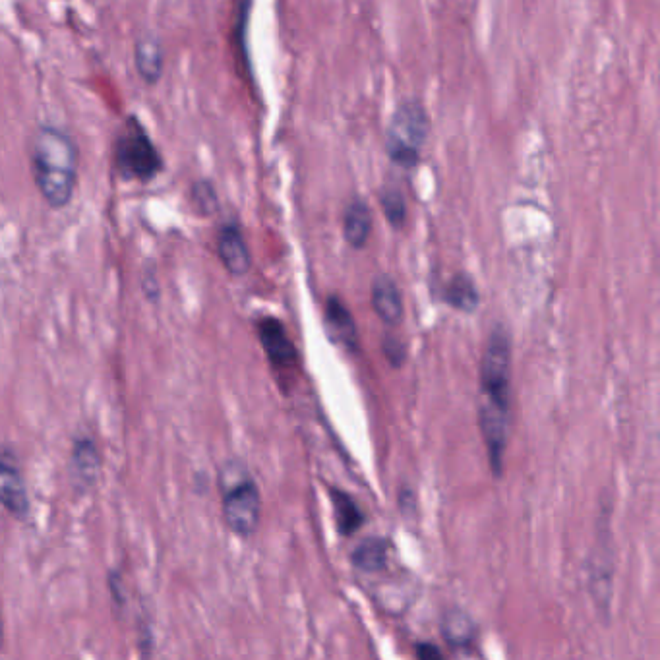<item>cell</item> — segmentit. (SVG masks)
Here are the masks:
<instances>
[{
  "label": "cell",
  "mask_w": 660,
  "mask_h": 660,
  "mask_svg": "<svg viewBox=\"0 0 660 660\" xmlns=\"http://www.w3.org/2000/svg\"><path fill=\"white\" fill-rule=\"evenodd\" d=\"M215 252L221 266L231 277H244L252 268V252L237 219H227L219 225Z\"/></svg>",
  "instance_id": "9c48e42d"
},
{
  "label": "cell",
  "mask_w": 660,
  "mask_h": 660,
  "mask_svg": "<svg viewBox=\"0 0 660 660\" xmlns=\"http://www.w3.org/2000/svg\"><path fill=\"white\" fill-rule=\"evenodd\" d=\"M442 631L451 645H469L475 635V626L463 612H448Z\"/></svg>",
  "instance_id": "d6986e66"
},
{
  "label": "cell",
  "mask_w": 660,
  "mask_h": 660,
  "mask_svg": "<svg viewBox=\"0 0 660 660\" xmlns=\"http://www.w3.org/2000/svg\"><path fill=\"white\" fill-rule=\"evenodd\" d=\"M4 647V618H2V606H0V651Z\"/></svg>",
  "instance_id": "603a6c76"
},
{
  "label": "cell",
  "mask_w": 660,
  "mask_h": 660,
  "mask_svg": "<svg viewBox=\"0 0 660 660\" xmlns=\"http://www.w3.org/2000/svg\"><path fill=\"white\" fill-rule=\"evenodd\" d=\"M417 657L419 660H444L442 651L432 643H420L417 647Z\"/></svg>",
  "instance_id": "7402d4cb"
},
{
  "label": "cell",
  "mask_w": 660,
  "mask_h": 660,
  "mask_svg": "<svg viewBox=\"0 0 660 660\" xmlns=\"http://www.w3.org/2000/svg\"><path fill=\"white\" fill-rule=\"evenodd\" d=\"M370 304L382 324H386L390 328L401 324L403 314H405L403 293H401L397 281L388 273L374 277V281L370 285Z\"/></svg>",
  "instance_id": "8fae6325"
},
{
  "label": "cell",
  "mask_w": 660,
  "mask_h": 660,
  "mask_svg": "<svg viewBox=\"0 0 660 660\" xmlns=\"http://www.w3.org/2000/svg\"><path fill=\"white\" fill-rule=\"evenodd\" d=\"M113 169L120 179L140 184L157 179L165 169L163 153L136 115L126 117L120 124L113 142Z\"/></svg>",
  "instance_id": "277c9868"
},
{
  "label": "cell",
  "mask_w": 660,
  "mask_h": 660,
  "mask_svg": "<svg viewBox=\"0 0 660 660\" xmlns=\"http://www.w3.org/2000/svg\"><path fill=\"white\" fill-rule=\"evenodd\" d=\"M372 227H374L372 208L368 206L366 200L353 198L343 210V223H341L343 239L351 248L362 250L370 239Z\"/></svg>",
  "instance_id": "4fadbf2b"
},
{
  "label": "cell",
  "mask_w": 660,
  "mask_h": 660,
  "mask_svg": "<svg viewBox=\"0 0 660 660\" xmlns=\"http://www.w3.org/2000/svg\"><path fill=\"white\" fill-rule=\"evenodd\" d=\"M190 206L202 217L219 213V194L210 179H198L190 186Z\"/></svg>",
  "instance_id": "ac0fdd59"
},
{
  "label": "cell",
  "mask_w": 660,
  "mask_h": 660,
  "mask_svg": "<svg viewBox=\"0 0 660 660\" xmlns=\"http://www.w3.org/2000/svg\"><path fill=\"white\" fill-rule=\"evenodd\" d=\"M324 331L333 345L343 347L347 353H359V328L355 316L339 295H330L324 302Z\"/></svg>",
  "instance_id": "30bf717a"
},
{
  "label": "cell",
  "mask_w": 660,
  "mask_h": 660,
  "mask_svg": "<svg viewBox=\"0 0 660 660\" xmlns=\"http://www.w3.org/2000/svg\"><path fill=\"white\" fill-rule=\"evenodd\" d=\"M0 508L16 521H26L31 515L28 482L12 448H0Z\"/></svg>",
  "instance_id": "8992f818"
},
{
  "label": "cell",
  "mask_w": 660,
  "mask_h": 660,
  "mask_svg": "<svg viewBox=\"0 0 660 660\" xmlns=\"http://www.w3.org/2000/svg\"><path fill=\"white\" fill-rule=\"evenodd\" d=\"M221 513L227 529L240 539H250L260 525L262 496L248 467L239 459H229L219 469Z\"/></svg>",
  "instance_id": "3957f363"
},
{
  "label": "cell",
  "mask_w": 660,
  "mask_h": 660,
  "mask_svg": "<svg viewBox=\"0 0 660 660\" xmlns=\"http://www.w3.org/2000/svg\"><path fill=\"white\" fill-rule=\"evenodd\" d=\"M256 335L270 360L271 368L277 372H289L299 362V351L289 337L285 324L275 316H262L256 320Z\"/></svg>",
  "instance_id": "ba28073f"
},
{
  "label": "cell",
  "mask_w": 660,
  "mask_h": 660,
  "mask_svg": "<svg viewBox=\"0 0 660 660\" xmlns=\"http://www.w3.org/2000/svg\"><path fill=\"white\" fill-rule=\"evenodd\" d=\"M103 455L97 438L82 430L74 436L68 455V479L78 494H88L101 479Z\"/></svg>",
  "instance_id": "52a82bcc"
},
{
  "label": "cell",
  "mask_w": 660,
  "mask_h": 660,
  "mask_svg": "<svg viewBox=\"0 0 660 660\" xmlns=\"http://www.w3.org/2000/svg\"><path fill=\"white\" fill-rule=\"evenodd\" d=\"M430 134V117L417 97L403 99L391 113L384 134V148L391 163L401 169H415Z\"/></svg>",
  "instance_id": "5b68a950"
},
{
  "label": "cell",
  "mask_w": 660,
  "mask_h": 660,
  "mask_svg": "<svg viewBox=\"0 0 660 660\" xmlns=\"http://www.w3.org/2000/svg\"><path fill=\"white\" fill-rule=\"evenodd\" d=\"M382 353L386 360L390 362L391 368H401L407 359H409V347L405 341H401L399 337H395L393 333H386L382 337Z\"/></svg>",
  "instance_id": "ffe728a7"
},
{
  "label": "cell",
  "mask_w": 660,
  "mask_h": 660,
  "mask_svg": "<svg viewBox=\"0 0 660 660\" xmlns=\"http://www.w3.org/2000/svg\"><path fill=\"white\" fill-rule=\"evenodd\" d=\"M330 496L337 531L343 537H349V535L357 533L360 527L364 525V513L357 506V502L349 494H345L337 488H331Z\"/></svg>",
  "instance_id": "9a60e30c"
},
{
  "label": "cell",
  "mask_w": 660,
  "mask_h": 660,
  "mask_svg": "<svg viewBox=\"0 0 660 660\" xmlns=\"http://www.w3.org/2000/svg\"><path fill=\"white\" fill-rule=\"evenodd\" d=\"M378 200H380V208L384 211L386 221L393 229H401L407 221V202H405L403 192L393 184H386V186H382Z\"/></svg>",
  "instance_id": "e0dca14e"
},
{
  "label": "cell",
  "mask_w": 660,
  "mask_h": 660,
  "mask_svg": "<svg viewBox=\"0 0 660 660\" xmlns=\"http://www.w3.org/2000/svg\"><path fill=\"white\" fill-rule=\"evenodd\" d=\"M479 428L496 477L504 471L511 391V339L498 324L490 331L480 359Z\"/></svg>",
  "instance_id": "6da1fadb"
},
{
  "label": "cell",
  "mask_w": 660,
  "mask_h": 660,
  "mask_svg": "<svg viewBox=\"0 0 660 660\" xmlns=\"http://www.w3.org/2000/svg\"><path fill=\"white\" fill-rule=\"evenodd\" d=\"M107 587H109V593L113 597V602L122 608L126 604V585L120 577V573L117 570L109 571L107 575Z\"/></svg>",
  "instance_id": "44dd1931"
},
{
  "label": "cell",
  "mask_w": 660,
  "mask_h": 660,
  "mask_svg": "<svg viewBox=\"0 0 660 660\" xmlns=\"http://www.w3.org/2000/svg\"><path fill=\"white\" fill-rule=\"evenodd\" d=\"M440 299L453 310L473 314V312H477L480 304L479 287L469 273L459 271V273H453L448 281L442 283Z\"/></svg>",
  "instance_id": "5bb4252c"
},
{
  "label": "cell",
  "mask_w": 660,
  "mask_h": 660,
  "mask_svg": "<svg viewBox=\"0 0 660 660\" xmlns=\"http://www.w3.org/2000/svg\"><path fill=\"white\" fill-rule=\"evenodd\" d=\"M134 66L140 80L148 86H157L165 72V47L159 35L146 31L134 45Z\"/></svg>",
  "instance_id": "7c38bea8"
},
{
  "label": "cell",
  "mask_w": 660,
  "mask_h": 660,
  "mask_svg": "<svg viewBox=\"0 0 660 660\" xmlns=\"http://www.w3.org/2000/svg\"><path fill=\"white\" fill-rule=\"evenodd\" d=\"M31 179L51 210L74 200L80 179V151L72 134L59 124H39L30 142Z\"/></svg>",
  "instance_id": "7a4b0ae2"
},
{
  "label": "cell",
  "mask_w": 660,
  "mask_h": 660,
  "mask_svg": "<svg viewBox=\"0 0 660 660\" xmlns=\"http://www.w3.org/2000/svg\"><path fill=\"white\" fill-rule=\"evenodd\" d=\"M388 542L386 540L372 537V539L362 540L359 546L355 548L351 560L353 564L362 571H380L386 562H388Z\"/></svg>",
  "instance_id": "2e32d148"
}]
</instances>
